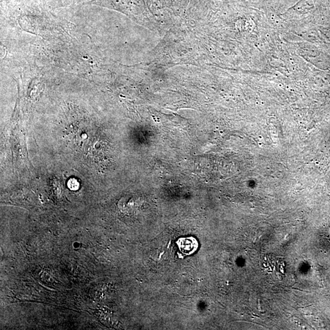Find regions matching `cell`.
Here are the masks:
<instances>
[{"label":"cell","mask_w":330,"mask_h":330,"mask_svg":"<svg viewBox=\"0 0 330 330\" xmlns=\"http://www.w3.org/2000/svg\"><path fill=\"white\" fill-rule=\"evenodd\" d=\"M179 250L186 255H191L196 252L198 248L197 240L194 237L181 238L177 241Z\"/></svg>","instance_id":"1"},{"label":"cell","mask_w":330,"mask_h":330,"mask_svg":"<svg viewBox=\"0 0 330 330\" xmlns=\"http://www.w3.org/2000/svg\"><path fill=\"white\" fill-rule=\"evenodd\" d=\"M68 186L71 190H75L78 189L79 184L75 179H72L68 182Z\"/></svg>","instance_id":"2"}]
</instances>
